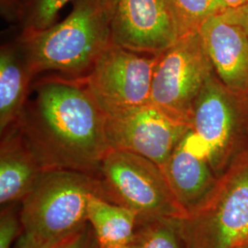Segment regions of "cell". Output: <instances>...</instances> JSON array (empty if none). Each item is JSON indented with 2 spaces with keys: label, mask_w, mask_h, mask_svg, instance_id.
<instances>
[{
  "label": "cell",
  "mask_w": 248,
  "mask_h": 248,
  "mask_svg": "<svg viewBox=\"0 0 248 248\" xmlns=\"http://www.w3.org/2000/svg\"><path fill=\"white\" fill-rule=\"evenodd\" d=\"M33 85L16 125L41 167L98 176L110 150L106 116L84 78H47Z\"/></svg>",
  "instance_id": "6da1fadb"
},
{
  "label": "cell",
  "mask_w": 248,
  "mask_h": 248,
  "mask_svg": "<svg viewBox=\"0 0 248 248\" xmlns=\"http://www.w3.org/2000/svg\"><path fill=\"white\" fill-rule=\"evenodd\" d=\"M113 5L114 0H75L62 21L43 31L21 32L18 41L32 77L53 72L85 78L112 44Z\"/></svg>",
  "instance_id": "7a4b0ae2"
},
{
  "label": "cell",
  "mask_w": 248,
  "mask_h": 248,
  "mask_svg": "<svg viewBox=\"0 0 248 248\" xmlns=\"http://www.w3.org/2000/svg\"><path fill=\"white\" fill-rule=\"evenodd\" d=\"M93 194L103 198L98 176L64 169L45 170L21 201V235L40 244L69 237L88 222V202Z\"/></svg>",
  "instance_id": "3957f363"
},
{
  "label": "cell",
  "mask_w": 248,
  "mask_h": 248,
  "mask_svg": "<svg viewBox=\"0 0 248 248\" xmlns=\"http://www.w3.org/2000/svg\"><path fill=\"white\" fill-rule=\"evenodd\" d=\"M98 177L103 198L132 210L138 223L186 216L162 168L139 155L110 149L100 164Z\"/></svg>",
  "instance_id": "277c9868"
},
{
  "label": "cell",
  "mask_w": 248,
  "mask_h": 248,
  "mask_svg": "<svg viewBox=\"0 0 248 248\" xmlns=\"http://www.w3.org/2000/svg\"><path fill=\"white\" fill-rule=\"evenodd\" d=\"M187 248H239L248 241V152L222 176L211 196L181 219Z\"/></svg>",
  "instance_id": "5b68a950"
},
{
  "label": "cell",
  "mask_w": 248,
  "mask_h": 248,
  "mask_svg": "<svg viewBox=\"0 0 248 248\" xmlns=\"http://www.w3.org/2000/svg\"><path fill=\"white\" fill-rule=\"evenodd\" d=\"M190 129L220 179L248 152V99L223 86L214 71L196 100Z\"/></svg>",
  "instance_id": "8992f818"
},
{
  "label": "cell",
  "mask_w": 248,
  "mask_h": 248,
  "mask_svg": "<svg viewBox=\"0 0 248 248\" xmlns=\"http://www.w3.org/2000/svg\"><path fill=\"white\" fill-rule=\"evenodd\" d=\"M159 54L137 53L113 43L84 78L106 118L127 115L151 104L154 72Z\"/></svg>",
  "instance_id": "52a82bcc"
},
{
  "label": "cell",
  "mask_w": 248,
  "mask_h": 248,
  "mask_svg": "<svg viewBox=\"0 0 248 248\" xmlns=\"http://www.w3.org/2000/svg\"><path fill=\"white\" fill-rule=\"evenodd\" d=\"M213 71L200 32L180 37L159 54L152 81L151 104L190 126L196 100Z\"/></svg>",
  "instance_id": "ba28073f"
},
{
  "label": "cell",
  "mask_w": 248,
  "mask_h": 248,
  "mask_svg": "<svg viewBox=\"0 0 248 248\" xmlns=\"http://www.w3.org/2000/svg\"><path fill=\"white\" fill-rule=\"evenodd\" d=\"M190 126L149 104L127 115L106 118L110 149L139 155L164 167Z\"/></svg>",
  "instance_id": "9c48e42d"
},
{
  "label": "cell",
  "mask_w": 248,
  "mask_h": 248,
  "mask_svg": "<svg viewBox=\"0 0 248 248\" xmlns=\"http://www.w3.org/2000/svg\"><path fill=\"white\" fill-rule=\"evenodd\" d=\"M114 45L137 53L160 54L178 40L167 0H114Z\"/></svg>",
  "instance_id": "30bf717a"
},
{
  "label": "cell",
  "mask_w": 248,
  "mask_h": 248,
  "mask_svg": "<svg viewBox=\"0 0 248 248\" xmlns=\"http://www.w3.org/2000/svg\"><path fill=\"white\" fill-rule=\"evenodd\" d=\"M162 169L186 215L203 203L219 181L202 143L191 129L186 132Z\"/></svg>",
  "instance_id": "8fae6325"
},
{
  "label": "cell",
  "mask_w": 248,
  "mask_h": 248,
  "mask_svg": "<svg viewBox=\"0 0 248 248\" xmlns=\"http://www.w3.org/2000/svg\"><path fill=\"white\" fill-rule=\"evenodd\" d=\"M217 78L225 88L248 99V35L222 14L207 19L199 30Z\"/></svg>",
  "instance_id": "7c38bea8"
},
{
  "label": "cell",
  "mask_w": 248,
  "mask_h": 248,
  "mask_svg": "<svg viewBox=\"0 0 248 248\" xmlns=\"http://www.w3.org/2000/svg\"><path fill=\"white\" fill-rule=\"evenodd\" d=\"M44 171L16 124L1 133L0 203L2 206L21 202Z\"/></svg>",
  "instance_id": "4fadbf2b"
},
{
  "label": "cell",
  "mask_w": 248,
  "mask_h": 248,
  "mask_svg": "<svg viewBox=\"0 0 248 248\" xmlns=\"http://www.w3.org/2000/svg\"><path fill=\"white\" fill-rule=\"evenodd\" d=\"M31 74L19 41L0 50V133L17 124L31 87Z\"/></svg>",
  "instance_id": "5bb4252c"
},
{
  "label": "cell",
  "mask_w": 248,
  "mask_h": 248,
  "mask_svg": "<svg viewBox=\"0 0 248 248\" xmlns=\"http://www.w3.org/2000/svg\"><path fill=\"white\" fill-rule=\"evenodd\" d=\"M87 220L95 232L99 248L131 244L138 227L136 213L98 194L89 197Z\"/></svg>",
  "instance_id": "9a60e30c"
},
{
  "label": "cell",
  "mask_w": 248,
  "mask_h": 248,
  "mask_svg": "<svg viewBox=\"0 0 248 248\" xmlns=\"http://www.w3.org/2000/svg\"><path fill=\"white\" fill-rule=\"evenodd\" d=\"M178 39L199 31L204 22L227 10L223 0H167Z\"/></svg>",
  "instance_id": "2e32d148"
},
{
  "label": "cell",
  "mask_w": 248,
  "mask_h": 248,
  "mask_svg": "<svg viewBox=\"0 0 248 248\" xmlns=\"http://www.w3.org/2000/svg\"><path fill=\"white\" fill-rule=\"evenodd\" d=\"M182 218H166L138 223L136 248H187L181 230Z\"/></svg>",
  "instance_id": "e0dca14e"
},
{
  "label": "cell",
  "mask_w": 248,
  "mask_h": 248,
  "mask_svg": "<svg viewBox=\"0 0 248 248\" xmlns=\"http://www.w3.org/2000/svg\"><path fill=\"white\" fill-rule=\"evenodd\" d=\"M75 0H23L18 20L22 32L39 31L52 26L60 10Z\"/></svg>",
  "instance_id": "ac0fdd59"
},
{
  "label": "cell",
  "mask_w": 248,
  "mask_h": 248,
  "mask_svg": "<svg viewBox=\"0 0 248 248\" xmlns=\"http://www.w3.org/2000/svg\"><path fill=\"white\" fill-rule=\"evenodd\" d=\"M23 233L19 213L13 204L6 205L0 215V248H11L13 243Z\"/></svg>",
  "instance_id": "d6986e66"
},
{
  "label": "cell",
  "mask_w": 248,
  "mask_h": 248,
  "mask_svg": "<svg viewBox=\"0 0 248 248\" xmlns=\"http://www.w3.org/2000/svg\"><path fill=\"white\" fill-rule=\"evenodd\" d=\"M59 248H99V246L94 231L87 222Z\"/></svg>",
  "instance_id": "ffe728a7"
},
{
  "label": "cell",
  "mask_w": 248,
  "mask_h": 248,
  "mask_svg": "<svg viewBox=\"0 0 248 248\" xmlns=\"http://www.w3.org/2000/svg\"><path fill=\"white\" fill-rule=\"evenodd\" d=\"M222 15L228 21L241 27L248 35V1L239 9H227Z\"/></svg>",
  "instance_id": "44dd1931"
},
{
  "label": "cell",
  "mask_w": 248,
  "mask_h": 248,
  "mask_svg": "<svg viewBox=\"0 0 248 248\" xmlns=\"http://www.w3.org/2000/svg\"><path fill=\"white\" fill-rule=\"evenodd\" d=\"M23 0H0L1 14L6 19H18Z\"/></svg>",
  "instance_id": "7402d4cb"
},
{
  "label": "cell",
  "mask_w": 248,
  "mask_h": 248,
  "mask_svg": "<svg viewBox=\"0 0 248 248\" xmlns=\"http://www.w3.org/2000/svg\"><path fill=\"white\" fill-rule=\"evenodd\" d=\"M75 233V232H74ZM71 236V235H70ZM69 236V237H70ZM69 237L65 238V239L61 240V241H57V242H53V243H47V244H40V243H36L33 241L27 239L24 236H20L18 238V243L16 248H59L62 244L68 239Z\"/></svg>",
  "instance_id": "603a6c76"
},
{
  "label": "cell",
  "mask_w": 248,
  "mask_h": 248,
  "mask_svg": "<svg viewBox=\"0 0 248 248\" xmlns=\"http://www.w3.org/2000/svg\"><path fill=\"white\" fill-rule=\"evenodd\" d=\"M248 0H223L224 4L226 5L227 9H239L244 6Z\"/></svg>",
  "instance_id": "cb8c5ba5"
},
{
  "label": "cell",
  "mask_w": 248,
  "mask_h": 248,
  "mask_svg": "<svg viewBox=\"0 0 248 248\" xmlns=\"http://www.w3.org/2000/svg\"><path fill=\"white\" fill-rule=\"evenodd\" d=\"M136 248V247H135V245H134V243H133V241L131 244H128V245H124V246H120V247H115V248Z\"/></svg>",
  "instance_id": "d4e9b609"
},
{
  "label": "cell",
  "mask_w": 248,
  "mask_h": 248,
  "mask_svg": "<svg viewBox=\"0 0 248 248\" xmlns=\"http://www.w3.org/2000/svg\"><path fill=\"white\" fill-rule=\"evenodd\" d=\"M239 248H248V242H246V243H245V244H244V245Z\"/></svg>",
  "instance_id": "484cf974"
}]
</instances>
